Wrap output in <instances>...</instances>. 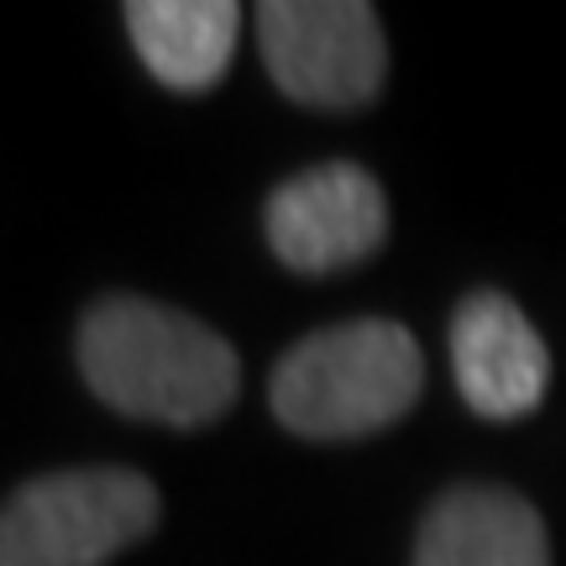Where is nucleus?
<instances>
[{"label": "nucleus", "instance_id": "obj_4", "mask_svg": "<svg viewBox=\"0 0 566 566\" xmlns=\"http://www.w3.org/2000/svg\"><path fill=\"white\" fill-rule=\"evenodd\" d=\"M258 42L273 84L315 111H357L388 80L384 21L363 0H268Z\"/></svg>", "mask_w": 566, "mask_h": 566}, {"label": "nucleus", "instance_id": "obj_7", "mask_svg": "<svg viewBox=\"0 0 566 566\" xmlns=\"http://www.w3.org/2000/svg\"><path fill=\"white\" fill-rule=\"evenodd\" d=\"M415 566H551L546 520L509 488L462 483L430 504Z\"/></svg>", "mask_w": 566, "mask_h": 566}, {"label": "nucleus", "instance_id": "obj_1", "mask_svg": "<svg viewBox=\"0 0 566 566\" xmlns=\"http://www.w3.org/2000/svg\"><path fill=\"white\" fill-rule=\"evenodd\" d=\"M80 367L111 409L179 430L221 420L242 388V363L226 336L137 294H111L84 310Z\"/></svg>", "mask_w": 566, "mask_h": 566}, {"label": "nucleus", "instance_id": "obj_2", "mask_svg": "<svg viewBox=\"0 0 566 566\" xmlns=\"http://www.w3.org/2000/svg\"><path fill=\"white\" fill-rule=\"evenodd\" d=\"M424 388L420 342L399 321L325 325L273 367V415L304 441H352L394 424Z\"/></svg>", "mask_w": 566, "mask_h": 566}, {"label": "nucleus", "instance_id": "obj_5", "mask_svg": "<svg viewBox=\"0 0 566 566\" xmlns=\"http://www.w3.org/2000/svg\"><path fill=\"white\" fill-rule=\"evenodd\" d=\"M268 247L294 273H336L373 258L388 237L384 184L357 163H321L283 179L263 210Z\"/></svg>", "mask_w": 566, "mask_h": 566}, {"label": "nucleus", "instance_id": "obj_8", "mask_svg": "<svg viewBox=\"0 0 566 566\" xmlns=\"http://www.w3.org/2000/svg\"><path fill=\"white\" fill-rule=\"evenodd\" d=\"M126 27L142 63L174 90H210L231 69L242 11L231 0H132Z\"/></svg>", "mask_w": 566, "mask_h": 566}, {"label": "nucleus", "instance_id": "obj_6", "mask_svg": "<svg viewBox=\"0 0 566 566\" xmlns=\"http://www.w3.org/2000/svg\"><path fill=\"white\" fill-rule=\"evenodd\" d=\"M451 367L462 399L483 420H520L546 399L551 352L525 321V310L499 294L478 289L451 315Z\"/></svg>", "mask_w": 566, "mask_h": 566}, {"label": "nucleus", "instance_id": "obj_3", "mask_svg": "<svg viewBox=\"0 0 566 566\" xmlns=\"http://www.w3.org/2000/svg\"><path fill=\"white\" fill-rule=\"evenodd\" d=\"M158 525V488L126 467H74L0 504V566H105Z\"/></svg>", "mask_w": 566, "mask_h": 566}]
</instances>
